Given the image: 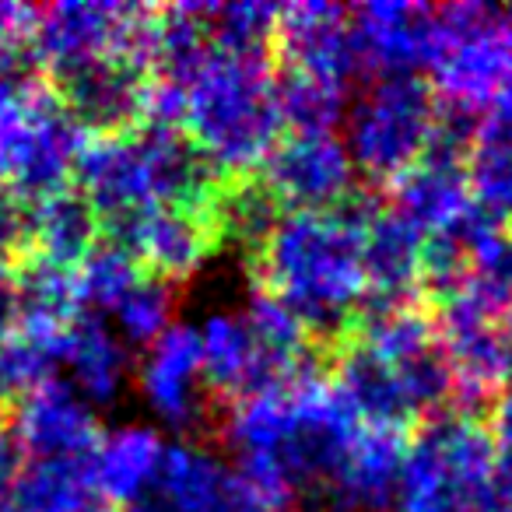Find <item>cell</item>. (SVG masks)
I'll return each mask as SVG.
<instances>
[{
	"label": "cell",
	"instance_id": "cell-1",
	"mask_svg": "<svg viewBox=\"0 0 512 512\" xmlns=\"http://www.w3.org/2000/svg\"><path fill=\"white\" fill-rule=\"evenodd\" d=\"M355 435V411L337 386L306 372L281 390L232 404L225 421L232 460L288 505L302 491H327Z\"/></svg>",
	"mask_w": 512,
	"mask_h": 512
},
{
	"label": "cell",
	"instance_id": "cell-2",
	"mask_svg": "<svg viewBox=\"0 0 512 512\" xmlns=\"http://www.w3.org/2000/svg\"><path fill=\"white\" fill-rule=\"evenodd\" d=\"M221 179L176 127L134 123L116 134L88 137L74 190L88 200L102 232L120 235L134 221L169 207L211 211Z\"/></svg>",
	"mask_w": 512,
	"mask_h": 512
},
{
	"label": "cell",
	"instance_id": "cell-3",
	"mask_svg": "<svg viewBox=\"0 0 512 512\" xmlns=\"http://www.w3.org/2000/svg\"><path fill=\"white\" fill-rule=\"evenodd\" d=\"M264 292L306 330H330L365 285V239L337 211H281L256 246Z\"/></svg>",
	"mask_w": 512,
	"mask_h": 512
},
{
	"label": "cell",
	"instance_id": "cell-4",
	"mask_svg": "<svg viewBox=\"0 0 512 512\" xmlns=\"http://www.w3.org/2000/svg\"><path fill=\"white\" fill-rule=\"evenodd\" d=\"M197 334L211 397L239 404L302 376L306 327L264 288L249 295L246 306L204 316Z\"/></svg>",
	"mask_w": 512,
	"mask_h": 512
},
{
	"label": "cell",
	"instance_id": "cell-5",
	"mask_svg": "<svg viewBox=\"0 0 512 512\" xmlns=\"http://www.w3.org/2000/svg\"><path fill=\"white\" fill-rule=\"evenodd\" d=\"M88 134L53 85L25 78L0 92V190L22 204L74 186Z\"/></svg>",
	"mask_w": 512,
	"mask_h": 512
},
{
	"label": "cell",
	"instance_id": "cell-6",
	"mask_svg": "<svg viewBox=\"0 0 512 512\" xmlns=\"http://www.w3.org/2000/svg\"><path fill=\"white\" fill-rule=\"evenodd\" d=\"M155 11L106 0H64L36 11L29 36V53L50 85L92 71L113 60H134L148 71V43Z\"/></svg>",
	"mask_w": 512,
	"mask_h": 512
},
{
	"label": "cell",
	"instance_id": "cell-7",
	"mask_svg": "<svg viewBox=\"0 0 512 512\" xmlns=\"http://www.w3.org/2000/svg\"><path fill=\"white\" fill-rule=\"evenodd\" d=\"M127 512H292L232 456L190 439H169L151 491Z\"/></svg>",
	"mask_w": 512,
	"mask_h": 512
},
{
	"label": "cell",
	"instance_id": "cell-8",
	"mask_svg": "<svg viewBox=\"0 0 512 512\" xmlns=\"http://www.w3.org/2000/svg\"><path fill=\"white\" fill-rule=\"evenodd\" d=\"M137 393L151 418L169 432H193L211 411V390L204 379L197 323L176 320L158 341H151L137 365Z\"/></svg>",
	"mask_w": 512,
	"mask_h": 512
},
{
	"label": "cell",
	"instance_id": "cell-9",
	"mask_svg": "<svg viewBox=\"0 0 512 512\" xmlns=\"http://www.w3.org/2000/svg\"><path fill=\"white\" fill-rule=\"evenodd\" d=\"M351 179V155L334 134L285 130L267 162L260 186L281 211H330Z\"/></svg>",
	"mask_w": 512,
	"mask_h": 512
},
{
	"label": "cell",
	"instance_id": "cell-10",
	"mask_svg": "<svg viewBox=\"0 0 512 512\" xmlns=\"http://www.w3.org/2000/svg\"><path fill=\"white\" fill-rule=\"evenodd\" d=\"M11 432L25 460H60V456H95L102 442L99 411L81 400L60 376L39 386L15 407Z\"/></svg>",
	"mask_w": 512,
	"mask_h": 512
},
{
	"label": "cell",
	"instance_id": "cell-11",
	"mask_svg": "<svg viewBox=\"0 0 512 512\" xmlns=\"http://www.w3.org/2000/svg\"><path fill=\"white\" fill-rule=\"evenodd\" d=\"M109 239L123 242L148 274L169 281V285H179L207 264V256L218 242V228H214L211 211L169 207V211H155L148 218L134 221L130 228H123L120 235H109Z\"/></svg>",
	"mask_w": 512,
	"mask_h": 512
},
{
	"label": "cell",
	"instance_id": "cell-12",
	"mask_svg": "<svg viewBox=\"0 0 512 512\" xmlns=\"http://www.w3.org/2000/svg\"><path fill=\"white\" fill-rule=\"evenodd\" d=\"M57 376L99 411L120 400L130 383V348L102 316L81 313L60 334Z\"/></svg>",
	"mask_w": 512,
	"mask_h": 512
},
{
	"label": "cell",
	"instance_id": "cell-13",
	"mask_svg": "<svg viewBox=\"0 0 512 512\" xmlns=\"http://www.w3.org/2000/svg\"><path fill=\"white\" fill-rule=\"evenodd\" d=\"M274 50H278V64H288V74L341 85L355 57V36L341 22V11L327 4H295V8H281Z\"/></svg>",
	"mask_w": 512,
	"mask_h": 512
},
{
	"label": "cell",
	"instance_id": "cell-14",
	"mask_svg": "<svg viewBox=\"0 0 512 512\" xmlns=\"http://www.w3.org/2000/svg\"><path fill=\"white\" fill-rule=\"evenodd\" d=\"M8 512H120L106 495L95 456H60V460H25Z\"/></svg>",
	"mask_w": 512,
	"mask_h": 512
},
{
	"label": "cell",
	"instance_id": "cell-15",
	"mask_svg": "<svg viewBox=\"0 0 512 512\" xmlns=\"http://www.w3.org/2000/svg\"><path fill=\"white\" fill-rule=\"evenodd\" d=\"M165 446L169 439H162L155 425H120L113 432H102L95 449V474L120 512H127L151 491Z\"/></svg>",
	"mask_w": 512,
	"mask_h": 512
},
{
	"label": "cell",
	"instance_id": "cell-16",
	"mask_svg": "<svg viewBox=\"0 0 512 512\" xmlns=\"http://www.w3.org/2000/svg\"><path fill=\"white\" fill-rule=\"evenodd\" d=\"M102 239V225L74 186L29 204V253L57 267H78Z\"/></svg>",
	"mask_w": 512,
	"mask_h": 512
},
{
	"label": "cell",
	"instance_id": "cell-17",
	"mask_svg": "<svg viewBox=\"0 0 512 512\" xmlns=\"http://www.w3.org/2000/svg\"><path fill=\"white\" fill-rule=\"evenodd\" d=\"M74 274H78L81 309L106 320V316L116 309V302L144 278V267L123 242L102 235V239L88 249L85 260L74 267Z\"/></svg>",
	"mask_w": 512,
	"mask_h": 512
},
{
	"label": "cell",
	"instance_id": "cell-18",
	"mask_svg": "<svg viewBox=\"0 0 512 512\" xmlns=\"http://www.w3.org/2000/svg\"><path fill=\"white\" fill-rule=\"evenodd\" d=\"M60 337L18 330L0 341V411H15L25 397L57 376Z\"/></svg>",
	"mask_w": 512,
	"mask_h": 512
},
{
	"label": "cell",
	"instance_id": "cell-19",
	"mask_svg": "<svg viewBox=\"0 0 512 512\" xmlns=\"http://www.w3.org/2000/svg\"><path fill=\"white\" fill-rule=\"evenodd\" d=\"M106 323L116 330V337L127 348L144 351L176 323V292H172L169 281L144 271V278L116 302V309L106 316Z\"/></svg>",
	"mask_w": 512,
	"mask_h": 512
},
{
	"label": "cell",
	"instance_id": "cell-20",
	"mask_svg": "<svg viewBox=\"0 0 512 512\" xmlns=\"http://www.w3.org/2000/svg\"><path fill=\"white\" fill-rule=\"evenodd\" d=\"M281 116L285 130L330 134V127L341 120V85L281 71Z\"/></svg>",
	"mask_w": 512,
	"mask_h": 512
},
{
	"label": "cell",
	"instance_id": "cell-21",
	"mask_svg": "<svg viewBox=\"0 0 512 512\" xmlns=\"http://www.w3.org/2000/svg\"><path fill=\"white\" fill-rule=\"evenodd\" d=\"M39 8L0 4V92L29 78V36Z\"/></svg>",
	"mask_w": 512,
	"mask_h": 512
},
{
	"label": "cell",
	"instance_id": "cell-22",
	"mask_svg": "<svg viewBox=\"0 0 512 512\" xmlns=\"http://www.w3.org/2000/svg\"><path fill=\"white\" fill-rule=\"evenodd\" d=\"M29 249V204L0 190V260Z\"/></svg>",
	"mask_w": 512,
	"mask_h": 512
},
{
	"label": "cell",
	"instance_id": "cell-23",
	"mask_svg": "<svg viewBox=\"0 0 512 512\" xmlns=\"http://www.w3.org/2000/svg\"><path fill=\"white\" fill-rule=\"evenodd\" d=\"M22 327V267L0 260V341H8Z\"/></svg>",
	"mask_w": 512,
	"mask_h": 512
},
{
	"label": "cell",
	"instance_id": "cell-24",
	"mask_svg": "<svg viewBox=\"0 0 512 512\" xmlns=\"http://www.w3.org/2000/svg\"><path fill=\"white\" fill-rule=\"evenodd\" d=\"M22 467H25V453L18 446L15 432H11V425H0V509L8 505L11 488H15Z\"/></svg>",
	"mask_w": 512,
	"mask_h": 512
},
{
	"label": "cell",
	"instance_id": "cell-25",
	"mask_svg": "<svg viewBox=\"0 0 512 512\" xmlns=\"http://www.w3.org/2000/svg\"><path fill=\"white\" fill-rule=\"evenodd\" d=\"M0 512H8V509H0Z\"/></svg>",
	"mask_w": 512,
	"mask_h": 512
}]
</instances>
